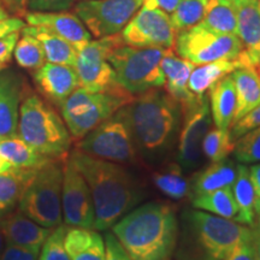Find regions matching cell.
Wrapping results in <instances>:
<instances>
[{
  "label": "cell",
  "instance_id": "cell-6",
  "mask_svg": "<svg viewBox=\"0 0 260 260\" xmlns=\"http://www.w3.org/2000/svg\"><path fill=\"white\" fill-rule=\"evenodd\" d=\"M169 48L133 47L119 45L113 48L107 60L115 71L116 80L133 95L164 87L161 59Z\"/></svg>",
  "mask_w": 260,
  "mask_h": 260
},
{
  "label": "cell",
  "instance_id": "cell-36",
  "mask_svg": "<svg viewBox=\"0 0 260 260\" xmlns=\"http://www.w3.org/2000/svg\"><path fill=\"white\" fill-rule=\"evenodd\" d=\"M207 0H182L170 14L171 23L176 32L194 27L203 21Z\"/></svg>",
  "mask_w": 260,
  "mask_h": 260
},
{
  "label": "cell",
  "instance_id": "cell-23",
  "mask_svg": "<svg viewBox=\"0 0 260 260\" xmlns=\"http://www.w3.org/2000/svg\"><path fill=\"white\" fill-rule=\"evenodd\" d=\"M249 65L252 64L249 63L245 51L237 59H219L203 65H195L188 81V88L195 95H204L217 81L230 75L239 68Z\"/></svg>",
  "mask_w": 260,
  "mask_h": 260
},
{
  "label": "cell",
  "instance_id": "cell-43",
  "mask_svg": "<svg viewBox=\"0 0 260 260\" xmlns=\"http://www.w3.org/2000/svg\"><path fill=\"white\" fill-rule=\"evenodd\" d=\"M25 25L27 24L23 18L10 15L8 11L0 12V38H4L11 32L22 31Z\"/></svg>",
  "mask_w": 260,
  "mask_h": 260
},
{
  "label": "cell",
  "instance_id": "cell-28",
  "mask_svg": "<svg viewBox=\"0 0 260 260\" xmlns=\"http://www.w3.org/2000/svg\"><path fill=\"white\" fill-rule=\"evenodd\" d=\"M22 31L32 35L41 42L48 63L75 67L77 59V51L64 39L44 27L25 25Z\"/></svg>",
  "mask_w": 260,
  "mask_h": 260
},
{
  "label": "cell",
  "instance_id": "cell-16",
  "mask_svg": "<svg viewBox=\"0 0 260 260\" xmlns=\"http://www.w3.org/2000/svg\"><path fill=\"white\" fill-rule=\"evenodd\" d=\"M38 92L52 105L59 107L80 87L75 68L69 65L45 63L32 75Z\"/></svg>",
  "mask_w": 260,
  "mask_h": 260
},
{
  "label": "cell",
  "instance_id": "cell-50",
  "mask_svg": "<svg viewBox=\"0 0 260 260\" xmlns=\"http://www.w3.org/2000/svg\"><path fill=\"white\" fill-rule=\"evenodd\" d=\"M11 168H12L11 164H10V162L6 160V159L3 158L2 154H0V174H2V172H5V171L10 170Z\"/></svg>",
  "mask_w": 260,
  "mask_h": 260
},
{
  "label": "cell",
  "instance_id": "cell-11",
  "mask_svg": "<svg viewBox=\"0 0 260 260\" xmlns=\"http://www.w3.org/2000/svg\"><path fill=\"white\" fill-rule=\"evenodd\" d=\"M124 42L121 32L111 37H105L92 40L77 53L76 70L79 76L80 88L90 93L116 92L124 89L117 82L115 71L107 60L113 48Z\"/></svg>",
  "mask_w": 260,
  "mask_h": 260
},
{
  "label": "cell",
  "instance_id": "cell-51",
  "mask_svg": "<svg viewBox=\"0 0 260 260\" xmlns=\"http://www.w3.org/2000/svg\"><path fill=\"white\" fill-rule=\"evenodd\" d=\"M5 243H6V242H5V237H4V235H3L2 230H0V254H2L3 249H4Z\"/></svg>",
  "mask_w": 260,
  "mask_h": 260
},
{
  "label": "cell",
  "instance_id": "cell-25",
  "mask_svg": "<svg viewBox=\"0 0 260 260\" xmlns=\"http://www.w3.org/2000/svg\"><path fill=\"white\" fill-rule=\"evenodd\" d=\"M207 92L214 125L217 128L230 129L236 111V93L232 75L217 81Z\"/></svg>",
  "mask_w": 260,
  "mask_h": 260
},
{
  "label": "cell",
  "instance_id": "cell-12",
  "mask_svg": "<svg viewBox=\"0 0 260 260\" xmlns=\"http://www.w3.org/2000/svg\"><path fill=\"white\" fill-rule=\"evenodd\" d=\"M176 35L170 15L158 8L153 0H145L121 31L124 45L133 47L174 48Z\"/></svg>",
  "mask_w": 260,
  "mask_h": 260
},
{
  "label": "cell",
  "instance_id": "cell-53",
  "mask_svg": "<svg viewBox=\"0 0 260 260\" xmlns=\"http://www.w3.org/2000/svg\"><path fill=\"white\" fill-rule=\"evenodd\" d=\"M256 229H258V232L260 233V213H259V220H258V228H256Z\"/></svg>",
  "mask_w": 260,
  "mask_h": 260
},
{
  "label": "cell",
  "instance_id": "cell-46",
  "mask_svg": "<svg viewBox=\"0 0 260 260\" xmlns=\"http://www.w3.org/2000/svg\"><path fill=\"white\" fill-rule=\"evenodd\" d=\"M249 169V177H251L253 190H254V210L255 213H260V162L252 164Z\"/></svg>",
  "mask_w": 260,
  "mask_h": 260
},
{
  "label": "cell",
  "instance_id": "cell-35",
  "mask_svg": "<svg viewBox=\"0 0 260 260\" xmlns=\"http://www.w3.org/2000/svg\"><path fill=\"white\" fill-rule=\"evenodd\" d=\"M234 141L229 129L212 128L207 132L203 141V155L211 162L224 160L233 153Z\"/></svg>",
  "mask_w": 260,
  "mask_h": 260
},
{
  "label": "cell",
  "instance_id": "cell-17",
  "mask_svg": "<svg viewBox=\"0 0 260 260\" xmlns=\"http://www.w3.org/2000/svg\"><path fill=\"white\" fill-rule=\"evenodd\" d=\"M25 24L44 27L58 37L64 39L73 46L77 53L92 41V34L75 14L68 11L32 12L24 15Z\"/></svg>",
  "mask_w": 260,
  "mask_h": 260
},
{
  "label": "cell",
  "instance_id": "cell-33",
  "mask_svg": "<svg viewBox=\"0 0 260 260\" xmlns=\"http://www.w3.org/2000/svg\"><path fill=\"white\" fill-rule=\"evenodd\" d=\"M207 28L222 34H235L237 28L236 9L229 0H207L203 21Z\"/></svg>",
  "mask_w": 260,
  "mask_h": 260
},
{
  "label": "cell",
  "instance_id": "cell-30",
  "mask_svg": "<svg viewBox=\"0 0 260 260\" xmlns=\"http://www.w3.org/2000/svg\"><path fill=\"white\" fill-rule=\"evenodd\" d=\"M0 154L6 159L12 168L40 169L51 161V158L45 157L19 136L0 140Z\"/></svg>",
  "mask_w": 260,
  "mask_h": 260
},
{
  "label": "cell",
  "instance_id": "cell-26",
  "mask_svg": "<svg viewBox=\"0 0 260 260\" xmlns=\"http://www.w3.org/2000/svg\"><path fill=\"white\" fill-rule=\"evenodd\" d=\"M237 165L232 159L212 162L191 178L190 198L200 197L224 187H232L236 178Z\"/></svg>",
  "mask_w": 260,
  "mask_h": 260
},
{
  "label": "cell",
  "instance_id": "cell-10",
  "mask_svg": "<svg viewBox=\"0 0 260 260\" xmlns=\"http://www.w3.org/2000/svg\"><path fill=\"white\" fill-rule=\"evenodd\" d=\"M174 50L194 65H203L219 59H237L243 46L235 34H222L203 23L178 31Z\"/></svg>",
  "mask_w": 260,
  "mask_h": 260
},
{
  "label": "cell",
  "instance_id": "cell-21",
  "mask_svg": "<svg viewBox=\"0 0 260 260\" xmlns=\"http://www.w3.org/2000/svg\"><path fill=\"white\" fill-rule=\"evenodd\" d=\"M236 35L242 42L249 63L260 67V0H249L235 6Z\"/></svg>",
  "mask_w": 260,
  "mask_h": 260
},
{
  "label": "cell",
  "instance_id": "cell-9",
  "mask_svg": "<svg viewBox=\"0 0 260 260\" xmlns=\"http://www.w3.org/2000/svg\"><path fill=\"white\" fill-rule=\"evenodd\" d=\"M76 149L117 164L136 161L139 153L125 107H121L115 115L80 139Z\"/></svg>",
  "mask_w": 260,
  "mask_h": 260
},
{
  "label": "cell",
  "instance_id": "cell-52",
  "mask_svg": "<svg viewBox=\"0 0 260 260\" xmlns=\"http://www.w3.org/2000/svg\"><path fill=\"white\" fill-rule=\"evenodd\" d=\"M229 2L232 3L234 6H237V5L243 4V3H246V2H249V0H229Z\"/></svg>",
  "mask_w": 260,
  "mask_h": 260
},
{
  "label": "cell",
  "instance_id": "cell-42",
  "mask_svg": "<svg viewBox=\"0 0 260 260\" xmlns=\"http://www.w3.org/2000/svg\"><path fill=\"white\" fill-rule=\"evenodd\" d=\"M105 260H133L112 233L105 234Z\"/></svg>",
  "mask_w": 260,
  "mask_h": 260
},
{
  "label": "cell",
  "instance_id": "cell-7",
  "mask_svg": "<svg viewBox=\"0 0 260 260\" xmlns=\"http://www.w3.org/2000/svg\"><path fill=\"white\" fill-rule=\"evenodd\" d=\"M65 159H52L38 170L25 188L19 211L39 225L54 228L63 222L61 211V187Z\"/></svg>",
  "mask_w": 260,
  "mask_h": 260
},
{
  "label": "cell",
  "instance_id": "cell-47",
  "mask_svg": "<svg viewBox=\"0 0 260 260\" xmlns=\"http://www.w3.org/2000/svg\"><path fill=\"white\" fill-rule=\"evenodd\" d=\"M224 260H253L251 242H245L237 246Z\"/></svg>",
  "mask_w": 260,
  "mask_h": 260
},
{
  "label": "cell",
  "instance_id": "cell-44",
  "mask_svg": "<svg viewBox=\"0 0 260 260\" xmlns=\"http://www.w3.org/2000/svg\"><path fill=\"white\" fill-rule=\"evenodd\" d=\"M38 256L39 253L37 252L6 243L2 254H0V260H38Z\"/></svg>",
  "mask_w": 260,
  "mask_h": 260
},
{
  "label": "cell",
  "instance_id": "cell-20",
  "mask_svg": "<svg viewBox=\"0 0 260 260\" xmlns=\"http://www.w3.org/2000/svg\"><path fill=\"white\" fill-rule=\"evenodd\" d=\"M161 70L165 79V90L176 99L181 109L190 105L200 95H195L188 88V81L195 68L193 63L175 53L174 48H169L161 59Z\"/></svg>",
  "mask_w": 260,
  "mask_h": 260
},
{
  "label": "cell",
  "instance_id": "cell-14",
  "mask_svg": "<svg viewBox=\"0 0 260 260\" xmlns=\"http://www.w3.org/2000/svg\"><path fill=\"white\" fill-rule=\"evenodd\" d=\"M212 123L206 94L182 109V124L177 140V162L184 171H193L201 164L203 141Z\"/></svg>",
  "mask_w": 260,
  "mask_h": 260
},
{
  "label": "cell",
  "instance_id": "cell-54",
  "mask_svg": "<svg viewBox=\"0 0 260 260\" xmlns=\"http://www.w3.org/2000/svg\"><path fill=\"white\" fill-rule=\"evenodd\" d=\"M3 11H6V10H5L4 8H3L2 5H0V12H3Z\"/></svg>",
  "mask_w": 260,
  "mask_h": 260
},
{
  "label": "cell",
  "instance_id": "cell-18",
  "mask_svg": "<svg viewBox=\"0 0 260 260\" xmlns=\"http://www.w3.org/2000/svg\"><path fill=\"white\" fill-rule=\"evenodd\" d=\"M29 93L23 76L15 71L0 74V140L17 136L19 107Z\"/></svg>",
  "mask_w": 260,
  "mask_h": 260
},
{
  "label": "cell",
  "instance_id": "cell-24",
  "mask_svg": "<svg viewBox=\"0 0 260 260\" xmlns=\"http://www.w3.org/2000/svg\"><path fill=\"white\" fill-rule=\"evenodd\" d=\"M236 93V111L234 122L260 105V71L258 67H242L232 74Z\"/></svg>",
  "mask_w": 260,
  "mask_h": 260
},
{
  "label": "cell",
  "instance_id": "cell-41",
  "mask_svg": "<svg viewBox=\"0 0 260 260\" xmlns=\"http://www.w3.org/2000/svg\"><path fill=\"white\" fill-rule=\"evenodd\" d=\"M19 39V31L11 32L0 38V71L5 70L14 56V51Z\"/></svg>",
  "mask_w": 260,
  "mask_h": 260
},
{
  "label": "cell",
  "instance_id": "cell-2",
  "mask_svg": "<svg viewBox=\"0 0 260 260\" xmlns=\"http://www.w3.org/2000/svg\"><path fill=\"white\" fill-rule=\"evenodd\" d=\"M88 184L94 204V229L112 228L140 200V190L132 175L117 162L92 157L79 149L69 155Z\"/></svg>",
  "mask_w": 260,
  "mask_h": 260
},
{
  "label": "cell",
  "instance_id": "cell-15",
  "mask_svg": "<svg viewBox=\"0 0 260 260\" xmlns=\"http://www.w3.org/2000/svg\"><path fill=\"white\" fill-rule=\"evenodd\" d=\"M61 211L67 225L94 229L95 212L90 189L69 157L63 168Z\"/></svg>",
  "mask_w": 260,
  "mask_h": 260
},
{
  "label": "cell",
  "instance_id": "cell-22",
  "mask_svg": "<svg viewBox=\"0 0 260 260\" xmlns=\"http://www.w3.org/2000/svg\"><path fill=\"white\" fill-rule=\"evenodd\" d=\"M64 246L71 260H105V241L95 229L67 225Z\"/></svg>",
  "mask_w": 260,
  "mask_h": 260
},
{
  "label": "cell",
  "instance_id": "cell-13",
  "mask_svg": "<svg viewBox=\"0 0 260 260\" xmlns=\"http://www.w3.org/2000/svg\"><path fill=\"white\" fill-rule=\"evenodd\" d=\"M145 0H80L75 15L92 37L100 39L119 34L139 11Z\"/></svg>",
  "mask_w": 260,
  "mask_h": 260
},
{
  "label": "cell",
  "instance_id": "cell-19",
  "mask_svg": "<svg viewBox=\"0 0 260 260\" xmlns=\"http://www.w3.org/2000/svg\"><path fill=\"white\" fill-rule=\"evenodd\" d=\"M0 230L5 237V242L29 251L40 253L45 240L52 229L39 225L28 218L21 211L3 214L0 218Z\"/></svg>",
  "mask_w": 260,
  "mask_h": 260
},
{
  "label": "cell",
  "instance_id": "cell-29",
  "mask_svg": "<svg viewBox=\"0 0 260 260\" xmlns=\"http://www.w3.org/2000/svg\"><path fill=\"white\" fill-rule=\"evenodd\" d=\"M234 198H235L239 213L235 222L247 226L254 225V190L249 177V169L245 164H237L236 178L232 186Z\"/></svg>",
  "mask_w": 260,
  "mask_h": 260
},
{
  "label": "cell",
  "instance_id": "cell-34",
  "mask_svg": "<svg viewBox=\"0 0 260 260\" xmlns=\"http://www.w3.org/2000/svg\"><path fill=\"white\" fill-rule=\"evenodd\" d=\"M14 56L16 63L25 70L37 71L46 63V56L41 42L32 35L23 31L16 44Z\"/></svg>",
  "mask_w": 260,
  "mask_h": 260
},
{
  "label": "cell",
  "instance_id": "cell-27",
  "mask_svg": "<svg viewBox=\"0 0 260 260\" xmlns=\"http://www.w3.org/2000/svg\"><path fill=\"white\" fill-rule=\"evenodd\" d=\"M39 169L11 168L0 174V216L9 213L18 205L25 188Z\"/></svg>",
  "mask_w": 260,
  "mask_h": 260
},
{
  "label": "cell",
  "instance_id": "cell-37",
  "mask_svg": "<svg viewBox=\"0 0 260 260\" xmlns=\"http://www.w3.org/2000/svg\"><path fill=\"white\" fill-rule=\"evenodd\" d=\"M234 158L240 164H256L260 162V126L246 133L236 140L233 149Z\"/></svg>",
  "mask_w": 260,
  "mask_h": 260
},
{
  "label": "cell",
  "instance_id": "cell-32",
  "mask_svg": "<svg viewBox=\"0 0 260 260\" xmlns=\"http://www.w3.org/2000/svg\"><path fill=\"white\" fill-rule=\"evenodd\" d=\"M152 180L162 194L174 200L183 199L190 193V183L178 162H169L159 169L153 174Z\"/></svg>",
  "mask_w": 260,
  "mask_h": 260
},
{
  "label": "cell",
  "instance_id": "cell-49",
  "mask_svg": "<svg viewBox=\"0 0 260 260\" xmlns=\"http://www.w3.org/2000/svg\"><path fill=\"white\" fill-rule=\"evenodd\" d=\"M153 2L162 11H165L167 14H171V12L175 11V9L177 8L182 0H153Z\"/></svg>",
  "mask_w": 260,
  "mask_h": 260
},
{
  "label": "cell",
  "instance_id": "cell-1",
  "mask_svg": "<svg viewBox=\"0 0 260 260\" xmlns=\"http://www.w3.org/2000/svg\"><path fill=\"white\" fill-rule=\"evenodd\" d=\"M133 138L141 154L159 161L177 144L182 124V109L165 89L153 88L135 95L124 106Z\"/></svg>",
  "mask_w": 260,
  "mask_h": 260
},
{
  "label": "cell",
  "instance_id": "cell-39",
  "mask_svg": "<svg viewBox=\"0 0 260 260\" xmlns=\"http://www.w3.org/2000/svg\"><path fill=\"white\" fill-rule=\"evenodd\" d=\"M260 126V105L251 110L248 113L241 117L239 121L233 123L230 126V138L235 144L236 140H239L246 133L251 132L253 129H256Z\"/></svg>",
  "mask_w": 260,
  "mask_h": 260
},
{
  "label": "cell",
  "instance_id": "cell-38",
  "mask_svg": "<svg viewBox=\"0 0 260 260\" xmlns=\"http://www.w3.org/2000/svg\"><path fill=\"white\" fill-rule=\"evenodd\" d=\"M67 225H58L52 229L40 249L39 260H71L64 246Z\"/></svg>",
  "mask_w": 260,
  "mask_h": 260
},
{
  "label": "cell",
  "instance_id": "cell-45",
  "mask_svg": "<svg viewBox=\"0 0 260 260\" xmlns=\"http://www.w3.org/2000/svg\"><path fill=\"white\" fill-rule=\"evenodd\" d=\"M0 5L4 8L10 15L24 17L28 12V0H0Z\"/></svg>",
  "mask_w": 260,
  "mask_h": 260
},
{
  "label": "cell",
  "instance_id": "cell-5",
  "mask_svg": "<svg viewBox=\"0 0 260 260\" xmlns=\"http://www.w3.org/2000/svg\"><path fill=\"white\" fill-rule=\"evenodd\" d=\"M17 135L51 159H65L73 141L63 117L50 103L29 93L19 107Z\"/></svg>",
  "mask_w": 260,
  "mask_h": 260
},
{
  "label": "cell",
  "instance_id": "cell-40",
  "mask_svg": "<svg viewBox=\"0 0 260 260\" xmlns=\"http://www.w3.org/2000/svg\"><path fill=\"white\" fill-rule=\"evenodd\" d=\"M76 0H28L27 8L32 12L68 11Z\"/></svg>",
  "mask_w": 260,
  "mask_h": 260
},
{
  "label": "cell",
  "instance_id": "cell-8",
  "mask_svg": "<svg viewBox=\"0 0 260 260\" xmlns=\"http://www.w3.org/2000/svg\"><path fill=\"white\" fill-rule=\"evenodd\" d=\"M133 99L125 89L90 93L79 87L60 106V112L71 136L80 140Z\"/></svg>",
  "mask_w": 260,
  "mask_h": 260
},
{
  "label": "cell",
  "instance_id": "cell-31",
  "mask_svg": "<svg viewBox=\"0 0 260 260\" xmlns=\"http://www.w3.org/2000/svg\"><path fill=\"white\" fill-rule=\"evenodd\" d=\"M191 205L194 209L225 219L235 220L239 213L232 187H224L200 197L191 198Z\"/></svg>",
  "mask_w": 260,
  "mask_h": 260
},
{
  "label": "cell",
  "instance_id": "cell-48",
  "mask_svg": "<svg viewBox=\"0 0 260 260\" xmlns=\"http://www.w3.org/2000/svg\"><path fill=\"white\" fill-rule=\"evenodd\" d=\"M251 247L253 260H260V233L258 232V229H254V228H253Z\"/></svg>",
  "mask_w": 260,
  "mask_h": 260
},
{
  "label": "cell",
  "instance_id": "cell-3",
  "mask_svg": "<svg viewBox=\"0 0 260 260\" xmlns=\"http://www.w3.org/2000/svg\"><path fill=\"white\" fill-rule=\"evenodd\" d=\"M178 226L170 205L148 203L113 224L112 234L133 260H171Z\"/></svg>",
  "mask_w": 260,
  "mask_h": 260
},
{
  "label": "cell",
  "instance_id": "cell-4",
  "mask_svg": "<svg viewBox=\"0 0 260 260\" xmlns=\"http://www.w3.org/2000/svg\"><path fill=\"white\" fill-rule=\"evenodd\" d=\"M177 260H224L237 246L251 242L253 228L201 210H187L181 217Z\"/></svg>",
  "mask_w": 260,
  "mask_h": 260
}]
</instances>
